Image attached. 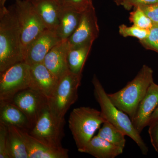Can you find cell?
<instances>
[{"label":"cell","mask_w":158,"mask_h":158,"mask_svg":"<svg viewBox=\"0 0 158 158\" xmlns=\"http://www.w3.org/2000/svg\"><path fill=\"white\" fill-rule=\"evenodd\" d=\"M82 77V74L69 71L58 80L53 92L48 98L49 108L59 121L65 122V114L77 100Z\"/></svg>","instance_id":"obj_5"},{"label":"cell","mask_w":158,"mask_h":158,"mask_svg":"<svg viewBox=\"0 0 158 158\" xmlns=\"http://www.w3.org/2000/svg\"><path fill=\"white\" fill-rule=\"evenodd\" d=\"M89 1H90V2H92V1H93V0H89Z\"/></svg>","instance_id":"obj_33"},{"label":"cell","mask_w":158,"mask_h":158,"mask_svg":"<svg viewBox=\"0 0 158 158\" xmlns=\"http://www.w3.org/2000/svg\"><path fill=\"white\" fill-rule=\"evenodd\" d=\"M63 8H68L82 12L87 9L92 2L89 0H56Z\"/></svg>","instance_id":"obj_26"},{"label":"cell","mask_w":158,"mask_h":158,"mask_svg":"<svg viewBox=\"0 0 158 158\" xmlns=\"http://www.w3.org/2000/svg\"><path fill=\"white\" fill-rule=\"evenodd\" d=\"M92 83L94 97L100 106L101 112L106 121L121 130L126 136L132 139L138 145L142 153L146 155L148 152V147L140 133L134 127L129 116L113 104L95 75H94Z\"/></svg>","instance_id":"obj_2"},{"label":"cell","mask_w":158,"mask_h":158,"mask_svg":"<svg viewBox=\"0 0 158 158\" xmlns=\"http://www.w3.org/2000/svg\"><path fill=\"white\" fill-rule=\"evenodd\" d=\"M92 44L77 47L70 46L67 56V64L69 71L77 74H82L84 65Z\"/></svg>","instance_id":"obj_21"},{"label":"cell","mask_w":158,"mask_h":158,"mask_svg":"<svg viewBox=\"0 0 158 158\" xmlns=\"http://www.w3.org/2000/svg\"><path fill=\"white\" fill-rule=\"evenodd\" d=\"M19 129L24 140L29 158L69 157L68 149L63 147H51L34 138L27 130Z\"/></svg>","instance_id":"obj_14"},{"label":"cell","mask_w":158,"mask_h":158,"mask_svg":"<svg viewBox=\"0 0 158 158\" xmlns=\"http://www.w3.org/2000/svg\"><path fill=\"white\" fill-rule=\"evenodd\" d=\"M20 28L23 59L28 48L46 29L33 4L29 0H16L13 6Z\"/></svg>","instance_id":"obj_6"},{"label":"cell","mask_w":158,"mask_h":158,"mask_svg":"<svg viewBox=\"0 0 158 158\" xmlns=\"http://www.w3.org/2000/svg\"><path fill=\"white\" fill-rule=\"evenodd\" d=\"M30 66V88L49 98L56 87L58 79L43 63Z\"/></svg>","instance_id":"obj_13"},{"label":"cell","mask_w":158,"mask_h":158,"mask_svg":"<svg viewBox=\"0 0 158 158\" xmlns=\"http://www.w3.org/2000/svg\"><path fill=\"white\" fill-rule=\"evenodd\" d=\"M106 121L101 111L94 108L80 107L73 110L69 118V127L79 152H82Z\"/></svg>","instance_id":"obj_4"},{"label":"cell","mask_w":158,"mask_h":158,"mask_svg":"<svg viewBox=\"0 0 158 158\" xmlns=\"http://www.w3.org/2000/svg\"><path fill=\"white\" fill-rule=\"evenodd\" d=\"M123 149L97 135L89 141L81 152L96 158H115L122 154Z\"/></svg>","instance_id":"obj_17"},{"label":"cell","mask_w":158,"mask_h":158,"mask_svg":"<svg viewBox=\"0 0 158 158\" xmlns=\"http://www.w3.org/2000/svg\"><path fill=\"white\" fill-rule=\"evenodd\" d=\"M61 41L55 31L45 29L28 48L24 62L29 65L43 63L48 53Z\"/></svg>","instance_id":"obj_11"},{"label":"cell","mask_w":158,"mask_h":158,"mask_svg":"<svg viewBox=\"0 0 158 158\" xmlns=\"http://www.w3.org/2000/svg\"><path fill=\"white\" fill-rule=\"evenodd\" d=\"M118 32L123 37H135L140 41L147 37L149 34V30L140 28L133 25L128 27L126 25L122 24L118 27Z\"/></svg>","instance_id":"obj_24"},{"label":"cell","mask_w":158,"mask_h":158,"mask_svg":"<svg viewBox=\"0 0 158 158\" xmlns=\"http://www.w3.org/2000/svg\"><path fill=\"white\" fill-rule=\"evenodd\" d=\"M158 2V0H120L118 6H122L127 10Z\"/></svg>","instance_id":"obj_28"},{"label":"cell","mask_w":158,"mask_h":158,"mask_svg":"<svg viewBox=\"0 0 158 158\" xmlns=\"http://www.w3.org/2000/svg\"><path fill=\"white\" fill-rule=\"evenodd\" d=\"M65 122L59 121L49 108L48 104L43 110L34 127L28 132L37 140L51 147L62 148L65 136Z\"/></svg>","instance_id":"obj_8"},{"label":"cell","mask_w":158,"mask_h":158,"mask_svg":"<svg viewBox=\"0 0 158 158\" xmlns=\"http://www.w3.org/2000/svg\"><path fill=\"white\" fill-rule=\"evenodd\" d=\"M158 118V106L156 109L155 110L154 112H153L152 115L151 117L150 120V123H151L153 121L156 120V119Z\"/></svg>","instance_id":"obj_31"},{"label":"cell","mask_w":158,"mask_h":158,"mask_svg":"<svg viewBox=\"0 0 158 158\" xmlns=\"http://www.w3.org/2000/svg\"><path fill=\"white\" fill-rule=\"evenodd\" d=\"M99 34L98 19L93 2L82 12L78 26L69 38L71 47L93 44Z\"/></svg>","instance_id":"obj_9"},{"label":"cell","mask_w":158,"mask_h":158,"mask_svg":"<svg viewBox=\"0 0 158 158\" xmlns=\"http://www.w3.org/2000/svg\"><path fill=\"white\" fill-rule=\"evenodd\" d=\"M153 81V71L144 65L124 88L115 93L108 94V95L113 104L132 120L140 102Z\"/></svg>","instance_id":"obj_3"},{"label":"cell","mask_w":158,"mask_h":158,"mask_svg":"<svg viewBox=\"0 0 158 158\" xmlns=\"http://www.w3.org/2000/svg\"><path fill=\"white\" fill-rule=\"evenodd\" d=\"M82 12L61 7L59 24L55 31L61 40H68L73 34L80 23Z\"/></svg>","instance_id":"obj_18"},{"label":"cell","mask_w":158,"mask_h":158,"mask_svg":"<svg viewBox=\"0 0 158 158\" xmlns=\"http://www.w3.org/2000/svg\"><path fill=\"white\" fill-rule=\"evenodd\" d=\"M148 126L151 143L156 151L158 153V118L151 123Z\"/></svg>","instance_id":"obj_30"},{"label":"cell","mask_w":158,"mask_h":158,"mask_svg":"<svg viewBox=\"0 0 158 158\" xmlns=\"http://www.w3.org/2000/svg\"><path fill=\"white\" fill-rule=\"evenodd\" d=\"M22 62L20 28L12 7L0 16V73Z\"/></svg>","instance_id":"obj_1"},{"label":"cell","mask_w":158,"mask_h":158,"mask_svg":"<svg viewBox=\"0 0 158 158\" xmlns=\"http://www.w3.org/2000/svg\"><path fill=\"white\" fill-rule=\"evenodd\" d=\"M129 20L133 25L145 30H150L154 24L140 7L130 13Z\"/></svg>","instance_id":"obj_23"},{"label":"cell","mask_w":158,"mask_h":158,"mask_svg":"<svg viewBox=\"0 0 158 158\" xmlns=\"http://www.w3.org/2000/svg\"><path fill=\"white\" fill-rule=\"evenodd\" d=\"M69 47L68 40H62L51 49L43 62L58 80L69 71L67 56Z\"/></svg>","instance_id":"obj_15"},{"label":"cell","mask_w":158,"mask_h":158,"mask_svg":"<svg viewBox=\"0 0 158 158\" xmlns=\"http://www.w3.org/2000/svg\"><path fill=\"white\" fill-rule=\"evenodd\" d=\"M120 0H114V2L116 3V5L118 6V3H119V2H120Z\"/></svg>","instance_id":"obj_32"},{"label":"cell","mask_w":158,"mask_h":158,"mask_svg":"<svg viewBox=\"0 0 158 158\" xmlns=\"http://www.w3.org/2000/svg\"><path fill=\"white\" fill-rule=\"evenodd\" d=\"M11 103L24 113L28 120L30 130L34 127L43 110L48 104L47 98L30 88L17 94Z\"/></svg>","instance_id":"obj_10"},{"label":"cell","mask_w":158,"mask_h":158,"mask_svg":"<svg viewBox=\"0 0 158 158\" xmlns=\"http://www.w3.org/2000/svg\"><path fill=\"white\" fill-rule=\"evenodd\" d=\"M158 106V85L153 82L145 96L138 106L135 117L132 120L133 125L141 134L149 125L152 115Z\"/></svg>","instance_id":"obj_12"},{"label":"cell","mask_w":158,"mask_h":158,"mask_svg":"<svg viewBox=\"0 0 158 158\" xmlns=\"http://www.w3.org/2000/svg\"><path fill=\"white\" fill-rule=\"evenodd\" d=\"M33 4L46 27L56 31L59 23L61 6L56 0H29Z\"/></svg>","instance_id":"obj_16"},{"label":"cell","mask_w":158,"mask_h":158,"mask_svg":"<svg viewBox=\"0 0 158 158\" xmlns=\"http://www.w3.org/2000/svg\"><path fill=\"white\" fill-rule=\"evenodd\" d=\"M8 127L0 122V158H9L7 149Z\"/></svg>","instance_id":"obj_27"},{"label":"cell","mask_w":158,"mask_h":158,"mask_svg":"<svg viewBox=\"0 0 158 158\" xmlns=\"http://www.w3.org/2000/svg\"><path fill=\"white\" fill-rule=\"evenodd\" d=\"M8 127L7 149L9 158H29L24 140L19 127L11 124Z\"/></svg>","instance_id":"obj_19"},{"label":"cell","mask_w":158,"mask_h":158,"mask_svg":"<svg viewBox=\"0 0 158 158\" xmlns=\"http://www.w3.org/2000/svg\"><path fill=\"white\" fill-rule=\"evenodd\" d=\"M154 24H158V2L139 7Z\"/></svg>","instance_id":"obj_29"},{"label":"cell","mask_w":158,"mask_h":158,"mask_svg":"<svg viewBox=\"0 0 158 158\" xmlns=\"http://www.w3.org/2000/svg\"><path fill=\"white\" fill-rule=\"evenodd\" d=\"M0 74V106L11 103L17 94L30 88V66L25 62L16 63Z\"/></svg>","instance_id":"obj_7"},{"label":"cell","mask_w":158,"mask_h":158,"mask_svg":"<svg viewBox=\"0 0 158 158\" xmlns=\"http://www.w3.org/2000/svg\"><path fill=\"white\" fill-rule=\"evenodd\" d=\"M139 42L146 49L154 51L158 53V24H154L147 37Z\"/></svg>","instance_id":"obj_25"},{"label":"cell","mask_w":158,"mask_h":158,"mask_svg":"<svg viewBox=\"0 0 158 158\" xmlns=\"http://www.w3.org/2000/svg\"><path fill=\"white\" fill-rule=\"evenodd\" d=\"M97 135L123 149L125 146L126 140L124 133L108 121L103 123Z\"/></svg>","instance_id":"obj_22"},{"label":"cell","mask_w":158,"mask_h":158,"mask_svg":"<svg viewBox=\"0 0 158 158\" xmlns=\"http://www.w3.org/2000/svg\"><path fill=\"white\" fill-rule=\"evenodd\" d=\"M0 122L30 131L28 120L24 113L12 103L0 106Z\"/></svg>","instance_id":"obj_20"}]
</instances>
